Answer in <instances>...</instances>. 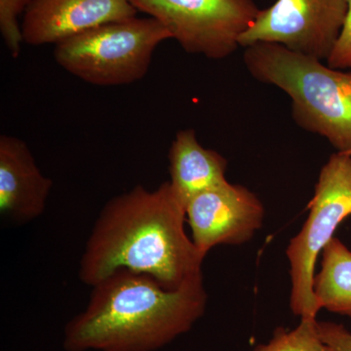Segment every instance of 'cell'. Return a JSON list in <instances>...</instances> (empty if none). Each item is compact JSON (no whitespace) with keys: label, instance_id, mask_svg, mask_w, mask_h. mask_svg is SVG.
<instances>
[{"label":"cell","instance_id":"6da1fadb","mask_svg":"<svg viewBox=\"0 0 351 351\" xmlns=\"http://www.w3.org/2000/svg\"><path fill=\"white\" fill-rule=\"evenodd\" d=\"M186 207L169 182L156 191L136 186L112 198L95 221L80 263V281L94 286L113 272L147 274L177 290L202 272L204 256L184 230Z\"/></svg>","mask_w":351,"mask_h":351},{"label":"cell","instance_id":"7a4b0ae2","mask_svg":"<svg viewBox=\"0 0 351 351\" xmlns=\"http://www.w3.org/2000/svg\"><path fill=\"white\" fill-rule=\"evenodd\" d=\"M92 287L86 308L64 327L66 351H156L191 331L206 311L202 272L177 290L128 269Z\"/></svg>","mask_w":351,"mask_h":351},{"label":"cell","instance_id":"3957f363","mask_svg":"<svg viewBox=\"0 0 351 351\" xmlns=\"http://www.w3.org/2000/svg\"><path fill=\"white\" fill-rule=\"evenodd\" d=\"M243 59L254 78L290 97L298 125L326 138L337 152L351 154V69H332L274 43L248 46Z\"/></svg>","mask_w":351,"mask_h":351},{"label":"cell","instance_id":"277c9868","mask_svg":"<svg viewBox=\"0 0 351 351\" xmlns=\"http://www.w3.org/2000/svg\"><path fill=\"white\" fill-rule=\"evenodd\" d=\"M172 39L152 17L100 25L55 44L64 71L97 86H120L144 78L159 44Z\"/></svg>","mask_w":351,"mask_h":351},{"label":"cell","instance_id":"5b68a950","mask_svg":"<svg viewBox=\"0 0 351 351\" xmlns=\"http://www.w3.org/2000/svg\"><path fill=\"white\" fill-rule=\"evenodd\" d=\"M308 217L301 232L291 239L286 255L290 263V307L302 319H317L313 293L315 265L337 228L351 216V154H332L320 170Z\"/></svg>","mask_w":351,"mask_h":351},{"label":"cell","instance_id":"8992f818","mask_svg":"<svg viewBox=\"0 0 351 351\" xmlns=\"http://www.w3.org/2000/svg\"><path fill=\"white\" fill-rule=\"evenodd\" d=\"M138 13L158 21L189 54L221 60L239 47L257 19L254 0H131Z\"/></svg>","mask_w":351,"mask_h":351},{"label":"cell","instance_id":"52a82bcc","mask_svg":"<svg viewBox=\"0 0 351 351\" xmlns=\"http://www.w3.org/2000/svg\"><path fill=\"white\" fill-rule=\"evenodd\" d=\"M346 0H276L258 13L239 45L274 43L327 61L345 24Z\"/></svg>","mask_w":351,"mask_h":351},{"label":"cell","instance_id":"ba28073f","mask_svg":"<svg viewBox=\"0 0 351 351\" xmlns=\"http://www.w3.org/2000/svg\"><path fill=\"white\" fill-rule=\"evenodd\" d=\"M186 213L193 243L206 257L218 245L250 241L262 228L265 211L255 193L228 182L195 196L186 205Z\"/></svg>","mask_w":351,"mask_h":351},{"label":"cell","instance_id":"9c48e42d","mask_svg":"<svg viewBox=\"0 0 351 351\" xmlns=\"http://www.w3.org/2000/svg\"><path fill=\"white\" fill-rule=\"evenodd\" d=\"M138 13L131 0H32L24 14L23 38L32 46L57 44Z\"/></svg>","mask_w":351,"mask_h":351},{"label":"cell","instance_id":"30bf717a","mask_svg":"<svg viewBox=\"0 0 351 351\" xmlns=\"http://www.w3.org/2000/svg\"><path fill=\"white\" fill-rule=\"evenodd\" d=\"M53 182L39 169L31 149L14 136H0V214L25 223L45 211Z\"/></svg>","mask_w":351,"mask_h":351},{"label":"cell","instance_id":"8fae6325","mask_svg":"<svg viewBox=\"0 0 351 351\" xmlns=\"http://www.w3.org/2000/svg\"><path fill=\"white\" fill-rule=\"evenodd\" d=\"M168 159L171 186L184 207L195 196L228 182V161L218 152L203 147L193 129L176 134Z\"/></svg>","mask_w":351,"mask_h":351},{"label":"cell","instance_id":"7c38bea8","mask_svg":"<svg viewBox=\"0 0 351 351\" xmlns=\"http://www.w3.org/2000/svg\"><path fill=\"white\" fill-rule=\"evenodd\" d=\"M321 257V269L313 281L318 308L351 318V250L334 237Z\"/></svg>","mask_w":351,"mask_h":351},{"label":"cell","instance_id":"4fadbf2b","mask_svg":"<svg viewBox=\"0 0 351 351\" xmlns=\"http://www.w3.org/2000/svg\"><path fill=\"white\" fill-rule=\"evenodd\" d=\"M316 323L317 319H302L293 330L276 328L269 343L254 351H331L320 339Z\"/></svg>","mask_w":351,"mask_h":351},{"label":"cell","instance_id":"5bb4252c","mask_svg":"<svg viewBox=\"0 0 351 351\" xmlns=\"http://www.w3.org/2000/svg\"><path fill=\"white\" fill-rule=\"evenodd\" d=\"M32 0H0V32L11 56L19 57L23 38L19 17L25 13Z\"/></svg>","mask_w":351,"mask_h":351},{"label":"cell","instance_id":"9a60e30c","mask_svg":"<svg viewBox=\"0 0 351 351\" xmlns=\"http://www.w3.org/2000/svg\"><path fill=\"white\" fill-rule=\"evenodd\" d=\"M348 12L345 24L336 45L328 58L326 64L332 69L350 71L351 69V0H346Z\"/></svg>","mask_w":351,"mask_h":351},{"label":"cell","instance_id":"2e32d148","mask_svg":"<svg viewBox=\"0 0 351 351\" xmlns=\"http://www.w3.org/2000/svg\"><path fill=\"white\" fill-rule=\"evenodd\" d=\"M318 334L331 351H351V332L343 325L330 321L316 323Z\"/></svg>","mask_w":351,"mask_h":351},{"label":"cell","instance_id":"e0dca14e","mask_svg":"<svg viewBox=\"0 0 351 351\" xmlns=\"http://www.w3.org/2000/svg\"></svg>","mask_w":351,"mask_h":351}]
</instances>
